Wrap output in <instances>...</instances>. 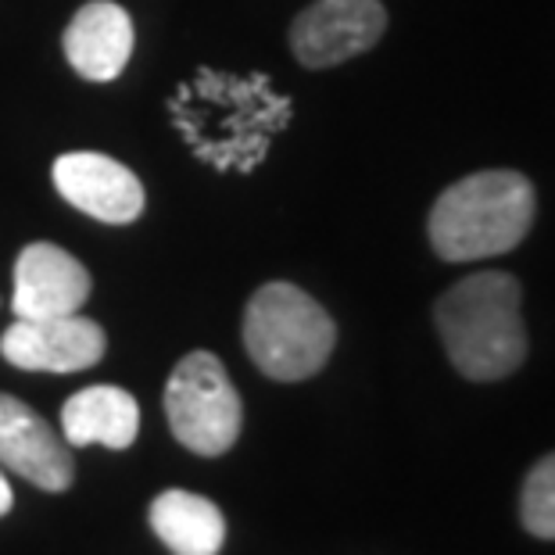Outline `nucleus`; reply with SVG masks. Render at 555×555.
Returning <instances> with one entry per match:
<instances>
[{
    "label": "nucleus",
    "mask_w": 555,
    "mask_h": 555,
    "mask_svg": "<svg viewBox=\"0 0 555 555\" xmlns=\"http://www.w3.org/2000/svg\"><path fill=\"white\" fill-rule=\"evenodd\" d=\"M108 337L87 315L15 319L0 337V356L26 373H79L104 359Z\"/></svg>",
    "instance_id": "0eeeda50"
},
{
    "label": "nucleus",
    "mask_w": 555,
    "mask_h": 555,
    "mask_svg": "<svg viewBox=\"0 0 555 555\" xmlns=\"http://www.w3.org/2000/svg\"><path fill=\"white\" fill-rule=\"evenodd\" d=\"M165 416L176 441L194 455H227L241 437L244 405L233 380L211 351H191L165 384Z\"/></svg>",
    "instance_id": "39448f33"
},
{
    "label": "nucleus",
    "mask_w": 555,
    "mask_h": 555,
    "mask_svg": "<svg viewBox=\"0 0 555 555\" xmlns=\"http://www.w3.org/2000/svg\"><path fill=\"white\" fill-rule=\"evenodd\" d=\"M90 298V273L76 255L57 244L22 247L15 262V294L11 309L18 319L76 315Z\"/></svg>",
    "instance_id": "9d476101"
},
{
    "label": "nucleus",
    "mask_w": 555,
    "mask_h": 555,
    "mask_svg": "<svg viewBox=\"0 0 555 555\" xmlns=\"http://www.w3.org/2000/svg\"><path fill=\"white\" fill-rule=\"evenodd\" d=\"M337 345V326L312 294L294 283H266L244 312V348L266 376L283 384L309 380Z\"/></svg>",
    "instance_id": "20e7f679"
},
{
    "label": "nucleus",
    "mask_w": 555,
    "mask_h": 555,
    "mask_svg": "<svg viewBox=\"0 0 555 555\" xmlns=\"http://www.w3.org/2000/svg\"><path fill=\"white\" fill-rule=\"evenodd\" d=\"M519 519L534 538L555 541V452L538 459L519 494Z\"/></svg>",
    "instance_id": "4468645a"
},
{
    "label": "nucleus",
    "mask_w": 555,
    "mask_h": 555,
    "mask_svg": "<svg viewBox=\"0 0 555 555\" xmlns=\"http://www.w3.org/2000/svg\"><path fill=\"white\" fill-rule=\"evenodd\" d=\"M534 216L538 194L524 172L483 169L434 201L427 233L444 262H480L519 247Z\"/></svg>",
    "instance_id": "7ed1b4c3"
},
{
    "label": "nucleus",
    "mask_w": 555,
    "mask_h": 555,
    "mask_svg": "<svg viewBox=\"0 0 555 555\" xmlns=\"http://www.w3.org/2000/svg\"><path fill=\"white\" fill-rule=\"evenodd\" d=\"M54 186L68 205L79 208L82 216L126 227L144 216V183L126 169L122 162L108 155H93V151H73L54 162Z\"/></svg>",
    "instance_id": "6e6552de"
},
{
    "label": "nucleus",
    "mask_w": 555,
    "mask_h": 555,
    "mask_svg": "<svg viewBox=\"0 0 555 555\" xmlns=\"http://www.w3.org/2000/svg\"><path fill=\"white\" fill-rule=\"evenodd\" d=\"M384 29L380 0H315L291 22V51L305 68H330L376 47Z\"/></svg>",
    "instance_id": "423d86ee"
},
{
    "label": "nucleus",
    "mask_w": 555,
    "mask_h": 555,
    "mask_svg": "<svg viewBox=\"0 0 555 555\" xmlns=\"http://www.w3.org/2000/svg\"><path fill=\"white\" fill-rule=\"evenodd\" d=\"M65 57L82 79L108 82L126 68L133 54V22L126 8L112 0L82 4L65 29Z\"/></svg>",
    "instance_id": "9b49d317"
},
{
    "label": "nucleus",
    "mask_w": 555,
    "mask_h": 555,
    "mask_svg": "<svg viewBox=\"0 0 555 555\" xmlns=\"http://www.w3.org/2000/svg\"><path fill=\"white\" fill-rule=\"evenodd\" d=\"M11 505H15V494H11L8 477L0 474V516H8V513H11Z\"/></svg>",
    "instance_id": "2eb2a0df"
},
{
    "label": "nucleus",
    "mask_w": 555,
    "mask_h": 555,
    "mask_svg": "<svg viewBox=\"0 0 555 555\" xmlns=\"http://www.w3.org/2000/svg\"><path fill=\"white\" fill-rule=\"evenodd\" d=\"M524 291L509 273H474L448 287L434 305L437 334L466 380L488 384L516 373L527 359Z\"/></svg>",
    "instance_id": "f03ea898"
},
{
    "label": "nucleus",
    "mask_w": 555,
    "mask_h": 555,
    "mask_svg": "<svg viewBox=\"0 0 555 555\" xmlns=\"http://www.w3.org/2000/svg\"><path fill=\"white\" fill-rule=\"evenodd\" d=\"M172 119L208 165L251 172L291 122V101L280 98L266 76L201 73L172 98Z\"/></svg>",
    "instance_id": "f257e3e1"
},
{
    "label": "nucleus",
    "mask_w": 555,
    "mask_h": 555,
    "mask_svg": "<svg viewBox=\"0 0 555 555\" xmlns=\"http://www.w3.org/2000/svg\"><path fill=\"white\" fill-rule=\"evenodd\" d=\"M151 530L172 555H219L227 545V516L211 499L169 488L151 502Z\"/></svg>",
    "instance_id": "ddd939ff"
},
{
    "label": "nucleus",
    "mask_w": 555,
    "mask_h": 555,
    "mask_svg": "<svg viewBox=\"0 0 555 555\" xmlns=\"http://www.w3.org/2000/svg\"><path fill=\"white\" fill-rule=\"evenodd\" d=\"M137 434H140V405L122 387L112 384L87 387V391L68 398L62 409V437L76 448L104 444L122 452V448L137 441Z\"/></svg>",
    "instance_id": "f8f14e48"
},
{
    "label": "nucleus",
    "mask_w": 555,
    "mask_h": 555,
    "mask_svg": "<svg viewBox=\"0 0 555 555\" xmlns=\"http://www.w3.org/2000/svg\"><path fill=\"white\" fill-rule=\"evenodd\" d=\"M0 466L54 494L68 491L76 480V459L65 437L11 395H0Z\"/></svg>",
    "instance_id": "1a4fd4ad"
}]
</instances>
